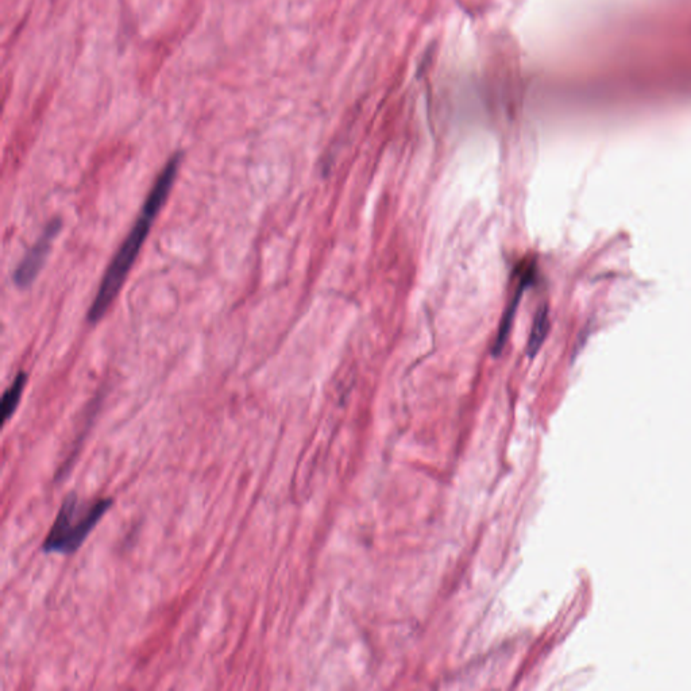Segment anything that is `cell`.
<instances>
[{"instance_id": "cell-1", "label": "cell", "mask_w": 691, "mask_h": 691, "mask_svg": "<svg viewBox=\"0 0 691 691\" xmlns=\"http://www.w3.org/2000/svg\"><path fill=\"white\" fill-rule=\"evenodd\" d=\"M180 164L181 156L176 154V156L169 160L168 164L165 165L164 171L158 176L144 207H142L137 222H135L130 234L127 235L125 242L119 247L117 256L111 261L106 274H104L94 303H92L90 312H88V322L92 324L100 322L103 316L107 314V311L110 310V307L113 306L123 284H125L127 276H129L131 268H133L135 260L138 258V254L141 252L142 246H144L146 238H148L154 220H156L162 207L167 203L169 193H171L177 173H179Z\"/></svg>"}, {"instance_id": "cell-2", "label": "cell", "mask_w": 691, "mask_h": 691, "mask_svg": "<svg viewBox=\"0 0 691 691\" xmlns=\"http://www.w3.org/2000/svg\"><path fill=\"white\" fill-rule=\"evenodd\" d=\"M113 505L111 499L94 503L80 501L76 493L65 497L56 520L46 536L42 550L46 554H73L86 542L88 535Z\"/></svg>"}, {"instance_id": "cell-3", "label": "cell", "mask_w": 691, "mask_h": 691, "mask_svg": "<svg viewBox=\"0 0 691 691\" xmlns=\"http://www.w3.org/2000/svg\"><path fill=\"white\" fill-rule=\"evenodd\" d=\"M61 227L63 225H61L60 219H54L52 222H49L40 239L34 243L32 249L19 262L18 268L14 272V283L18 288H29L36 281L42 266L46 262V258L49 257L54 239L60 234Z\"/></svg>"}, {"instance_id": "cell-4", "label": "cell", "mask_w": 691, "mask_h": 691, "mask_svg": "<svg viewBox=\"0 0 691 691\" xmlns=\"http://www.w3.org/2000/svg\"><path fill=\"white\" fill-rule=\"evenodd\" d=\"M517 276V288L515 296L512 297L511 304H509L508 310L505 311L503 320H501V326L499 335H497V341L494 343V353H500L503 350L505 342H507L509 331H511L512 320L515 318L517 307H519L520 297L523 295L525 289L530 287L534 283L536 277V266L534 262L524 261L521 262L519 268L516 269Z\"/></svg>"}, {"instance_id": "cell-5", "label": "cell", "mask_w": 691, "mask_h": 691, "mask_svg": "<svg viewBox=\"0 0 691 691\" xmlns=\"http://www.w3.org/2000/svg\"><path fill=\"white\" fill-rule=\"evenodd\" d=\"M548 328H550V315H548L547 306H542L539 308L538 312H536L530 339H528L527 351L531 357L538 354L544 339L547 337Z\"/></svg>"}, {"instance_id": "cell-6", "label": "cell", "mask_w": 691, "mask_h": 691, "mask_svg": "<svg viewBox=\"0 0 691 691\" xmlns=\"http://www.w3.org/2000/svg\"><path fill=\"white\" fill-rule=\"evenodd\" d=\"M27 384V374L19 372L15 377L13 384L7 389L2 399V415L3 422H7L13 418L15 411H17L19 401H21L22 393L25 391Z\"/></svg>"}]
</instances>
